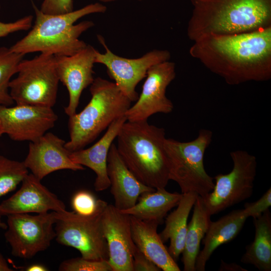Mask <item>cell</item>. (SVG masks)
Here are the masks:
<instances>
[{
	"label": "cell",
	"mask_w": 271,
	"mask_h": 271,
	"mask_svg": "<svg viewBox=\"0 0 271 271\" xmlns=\"http://www.w3.org/2000/svg\"><path fill=\"white\" fill-rule=\"evenodd\" d=\"M191 219L188 224L185 245L182 252L184 271H195L197 257L201 241L211 222V215L204 204L203 198L198 195L193 206Z\"/></svg>",
	"instance_id": "obj_24"
},
{
	"label": "cell",
	"mask_w": 271,
	"mask_h": 271,
	"mask_svg": "<svg viewBox=\"0 0 271 271\" xmlns=\"http://www.w3.org/2000/svg\"><path fill=\"white\" fill-rule=\"evenodd\" d=\"M24 56L11 51L10 48H0V105L10 106L14 103L10 94L9 83Z\"/></svg>",
	"instance_id": "obj_26"
},
{
	"label": "cell",
	"mask_w": 271,
	"mask_h": 271,
	"mask_svg": "<svg viewBox=\"0 0 271 271\" xmlns=\"http://www.w3.org/2000/svg\"><path fill=\"white\" fill-rule=\"evenodd\" d=\"M32 173L22 181L20 189L0 203V215L18 213H43L66 210L64 202L49 191Z\"/></svg>",
	"instance_id": "obj_17"
},
{
	"label": "cell",
	"mask_w": 271,
	"mask_h": 271,
	"mask_svg": "<svg viewBox=\"0 0 271 271\" xmlns=\"http://www.w3.org/2000/svg\"><path fill=\"white\" fill-rule=\"evenodd\" d=\"M58 268L61 271H112L108 260H93L82 257L64 260Z\"/></svg>",
	"instance_id": "obj_28"
},
{
	"label": "cell",
	"mask_w": 271,
	"mask_h": 271,
	"mask_svg": "<svg viewBox=\"0 0 271 271\" xmlns=\"http://www.w3.org/2000/svg\"><path fill=\"white\" fill-rule=\"evenodd\" d=\"M165 139V129L148 120H126L117 137V150L126 166L141 183L156 189L165 188L170 180Z\"/></svg>",
	"instance_id": "obj_4"
},
{
	"label": "cell",
	"mask_w": 271,
	"mask_h": 271,
	"mask_svg": "<svg viewBox=\"0 0 271 271\" xmlns=\"http://www.w3.org/2000/svg\"><path fill=\"white\" fill-rule=\"evenodd\" d=\"M32 4L36 15L33 27L26 36L10 48L11 51L24 55L37 52L54 56L76 53L87 45L79 37L94 24L91 21L74 23L85 16L103 13L107 10L103 4L95 3L68 13L49 15Z\"/></svg>",
	"instance_id": "obj_3"
},
{
	"label": "cell",
	"mask_w": 271,
	"mask_h": 271,
	"mask_svg": "<svg viewBox=\"0 0 271 271\" xmlns=\"http://www.w3.org/2000/svg\"><path fill=\"white\" fill-rule=\"evenodd\" d=\"M248 218L243 209L232 211L219 219L211 221L203 238V247L197 257L195 269L204 271L214 250L236 237Z\"/></svg>",
	"instance_id": "obj_21"
},
{
	"label": "cell",
	"mask_w": 271,
	"mask_h": 271,
	"mask_svg": "<svg viewBox=\"0 0 271 271\" xmlns=\"http://www.w3.org/2000/svg\"><path fill=\"white\" fill-rule=\"evenodd\" d=\"M4 133L15 141L33 142L54 126L57 115L52 107L28 104L0 105Z\"/></svg>",
	"instance_id": "obj_13"
},
{
	"label": "cell",
	"mask_w": 271,
	"mask_h": 271,
	"mask_svg": "<svg viewBox=\"0 0 271 271\" xmlns=\"http://www.w3.org/2000/svg\"><path fill=\"white\" fill-rule=\"evenodd\" d=\"M133 271H160L161 269L137 247L133 256Z\"/></svg>",
	"instance_id": "obj_33"
},
{
	"label": "cell",
	"mask_w": 271,
	"mask_h": 271,
	"mask_svg": "<svg viewBox=\"0 0 271 271\" xmlns=\"http://www.w3.org/2000/svg\"><path fill=\"white\" fill-rule=\"evenodd\" d=\"M33 20V16L28 15L13 22L0 21V38L16 32L29 30L32 27Z\"/></svg>",
	"instance_id": "obj_32"
},
{
	"label": "cell",
	"mask_w": 271,
	"mask_h": 271,
	"mask_svg": "<svg viewBox=\"0 0 271 271\" xmlns=\"http://www.w3.org/2000/svg\"><path fill=\"white\" fill-rule=\"evenodd\" d=\"M175 77V64L169 60L151 67L147 72L138 99L125 112L127 120H148L149 117L155 113L171 112L174 105L167 97L166 92Z\"/></svg>",
	"instance_id": "obj_12"
},
{
	"label": "cell",
	"mask_w": 271,
	"mask_h": 271,
	"mask_svg": "<svg viewBox=\"0 0 271 271\" xmlns=\"http://www.w3.org/2000/svg\"><path fill=\"white\" fill-rule=\"evenodd\" d=\"M90 86L88 103L69 116L70 139L65 146L71 152L93 142L115 119L124 115L131 105L114 82L98 77Z\"/></svg>",
	"instance_id": "obj_5"
},
{
	"label": "cell",
	"mask_w": 271,
	"mask_h": 271,
	"mask_svg": "<svg viewBox=\"0 0 271 271\" xmlns=\"http://www.w3.org/2000/svg\"><path fill=\"white\" fill-rule=\"evenodd\" d=\"M97 1L102 3H110V2H113L117 1L119 0H97ZM138 1H141V0H138Z\"/></svg>",
	"instance_id": "obj_39"
},
{
	"label": "cell",
	"mask_w": 271,
	"mask_h": 271,
	"mask_svg": "<svg viewBox=\"0 0 271 271\" xmlns=\"http://www.w3.org/2000/svg\"><path fill=\"white\" fill-rule=\"evenodd\" d=\"M187 35L194 41L210 34L246 33L271 26V0H190Z\"/></svg>",
	"instance_id": "obj_2"
},
{
	"label": "cell",
	"mask_w": 271,
	"mask_h": 271,
	"mask_svg": "<svg viewBox=\"0 0 271 271\" xmlns=\"http://www.w3.org/2000/svg\"><path fill=\"white\" fill-rule=\"evenodd\" d=\"M38 1H40V0H38Z\"/></svg>",
	"instance_id": "obj_40"
},
{
	"label": "cell",
	"mask_w": 271,
	"mask_h": 271,
	"mask_svg": "<svg viewBox=\"0 0 271 271\" xmlns=\"http://www.w3.org/2000/svg\"><path fill=\"white\" fill-rule=\"evenodd\" d=\"M101 225L112 271H133L136 246L131 235L130 216L108 204L102 215Z\"/></svg>",
	"instance_id": "obj_14"
},
{
	"label": "cell",
	"mask_w": 271,
	"mask_h": 271,
	"mask_svg": "<svg viewBox=\"0 0 271 271\" xmlns=\"http://www.w3.org/2000/svg\"><path fill=\"white\" fill-rule=\"evenodd\" d=\"M182 196V193L159 188L142 194L134 205L120 211L140 219L161 224L168 212L177 206Z\"/></svg>",
	"instance_id": "obj_23"
},
{
	"label": "cell",
	"mask_w": 271,
	"mask_h": 271,
	"mask_svg": "<svg viewBox=\"0 0 271 271\" xmlns=\"http://www.w3.org/2000/svg\"><path fill=\"white\" fill-rule=\"evenodd\" d=\"M65 141L52 132H46L30 142L28 154L23 161L27 168L42 180L49 174L61 170H83V166L74 163Z\"/></svg>",
	"instance_id": "obj_16"
},
{
	"label": "cell",
	"mask_w": 271,
	"mask_h": 271,
	"mask_svg": "<svg viewBox=\"0 0 271 271\" xmlns=\"http://www.w3.org/2000/svg\"><path fill=\"white\" fill-rule=\"evenodd\" d=\"M154 221L142 220L130 216L131 235L136 247L164 271H180L162 241Z\"/></svg>",
	"instance_id": "obj_20"
},
{
	"label": "cell",
	"mask_w": 271,
	"mask_h": 271,
	"mask_svg": "<svg viewBox=\"0 0 271 271\" xmlns=\"http://www.w3.org/2000/svg\"><path fill=\"white\" fill-rule=\"evenodd\" d=\"M13 270L7 262L3 255L0 252V271H12Z\"/></svg>",
	"instance_id": "obj_36"
},
{
	"label": "cell",
	"mask_w": 271,
	"mask_h": 271,
	"mask_svg": "<svg viewBox=\"0 0 271 271\" xmlns=\"http://www.w3.org/2000/svg\"><path fill=\"white\" fill-rule=\"evenodd\" d=\"M193 42L190 56L228 85L271 78V26L239 34H210Z\"/></svg>",
	"instance_id": "obj_1"
},
{
	"label": "cell",
	"mask_w": 271,
	"mask_h": 271,
	"mask_svg": "<svg viewBox=\"0 0 271 271\" xmlns=\"http://www.w3.org/2000/svg\"><path fill=\"white\" fill-rule=\"evenodd\" d=\"M107 172L114 206L119 210L132 207L142 194L156 190L136 178L122 160L113 143L108 154Z\"/></svg>",
	"instance_id": "obj_18"
},
{
	"label": "cell",
	"mask_w": 271,
	"mask_h": 271,
	"mask_svg": "<svg viewBox=\"0 0 271 271\" xmlns=\"http://www.w3.org/2000/svg\"><path fill=\"white\" fill-rule=\"evenodd\" d=\"M219 270L221 271H246L241 266L235 263H228L221 260Z\"/></svg>",
	"instance_id": "obj_34"
},
{
	"label": "cell",
	"mask_w": 271,
	"mask_h": 271,
	"mask_svg": "<svg viewBox=\"0 0 271 271\" xmlns=\"http://www.w3.org/2000/svg\"><path fill=\"white\" fill-rule=\"evenodd\" d=\"M7 216L5 238L12 254L29 259L46 250L56 237L54 211L39 213H18Z\"/></svg>",
	"instance_id": "obj_10"
},
{
	"label": "cell",
	"mask_w": 271,
	"mask_h": 271,
	"mask_svg": "<svg viewBox=\"0 0 271 271\" xmlns=\"http://www.w3.org/2000/svg\"><path fill=\"white\" fill-rule=\"evenodd\" d=\"M17 77L9 83L10 94L16 104L52 107L60 82L55 56L41 53L20 63Z\"/></svg>",
	"instance_id": "obj_8"
},
{
	"label": "cell",
	"mask_w": 271,
	"mask_h": 271,
	"mask_svg": "<svg viewBox=\"0 0 271 271\" xmlns=\"http://www.w3.org/2000/svg\"><path fill=\"white\" fill-rule=\"evenodd\" d=\"M126 120L125 115L115 119L94 145L71 153L70 158L74 163L87 167L95 173L94 187L96 191H102L110 187L107 172L108 154L113 141Z\"/></svg>",
	"instance_id": "obj_19"
},
{
	"label": "cell",
	"mask_w": 271,
	"mask_h": 271,
	"mask_svg": "<svg viewBox=\"0 0 271 271\" xmlns=\"http://www.w3.org/2000/svg\"><path fill=\"white\" fill-rule=\"evenodd\" d=\"M48 268L44 264L41 263H34L27 266L26 271H47Z\"/></svg>",
	"instance_id": "obj_35"
},
{
	"label": "cell",
	"mask_w": 271,
	"mask_h": 271,
	"mask_svg": "<svg viewBox=\"0 0 271 271\" xmlns=\"http://www.w3.org/2000/svg\"><path fill=\"white\" fill-rule=\"evenodd\" d=\"M253 241L246 246L241 262L254 265L260 271L271 270V214L269 209L253 218Z\"/></svg>",
	"instance_id": "obj_25"
},
{
	"label": "cell",
	"mask_w": 271,
	"mask_h": 271,
	"mask_svg": "<svg viewBox=\"0 0 271 271\" xmlns=\"http://www.w3.org/2000/svg\"><path fill=\"white\" fill-rule=\"evenodd\" d=\"M198 195L192 192L182 193L177 208L167 216L165 226L159 233L164 243L170 240L168 250L176 261L183 250L188 218Z\"/></svg>",
	"instance_id": "obj_22"
},
{
	"label": "cell",
	"mask_w": 271,
	"mask_h": 271,
	"mask_svg": "<svg viewBox=\"0 0 271 271\" xmlns=\"http://www.w3.org/2000/svg\"><path fill=\"white\" fill-rule=\"evenodd\" d=\"M4 133L3 123L0 118V137Z\"/></svg>",
	"instance_id": "obj_38"
},
{
	"label": "cell",
	"mask_w": 271,
	"mask_h": 271,
	"mask_svg": "<svg viewBox=\"0 0 271 271\" xmlns=\"http://www.w3.org/2000/svg\"><path fill=\"white\" fill-rule=\"evenodd\" d=\"M212 132L199 130L198 137L188 142L166 138L165 149L168 160L169 179L176 182L182 193L195 192L204 197L214 186V178L204 166V156L212 141Z\"/></svg>",
	"instance_id": "obj_6"
},
{
	"label": "cell",
	"mask_w": 271,
	"mask_h": 271,
	"mask_svg": "<svg viewBox=\"0 0 271 271\" xmlns=\"http://www.w3.org/2000/svg\"><path fill=\"white\" fill-rule=\"evenodd\" d=\"M2 216L0 215V228L6 230L7 228V224L2 221Z\"/></svg>",
	"instance_id": "obj_37"
},
{
	"label": "cell",
	"mask_w": 271,
	"mask_h": 271,
	"mask_svg": "<svg viewBox=\"0 0 271 271\" xmlns=\"http://www.w3.org/2000/svg\"><path fill=\"white\" fill-rule=\"evenodd\" d=\"M107 205L105 201L98 199L96 211L87 216L66 209L54 211L57 242L77 249L84 258L108 260V246L101 225L102 215Z\"/></svg>",
	"instance_id": "obj_7"
},
{
	"label": "cell",
	"mask_w": 271,
	"mask_h": 271,
	"mask_svg": "<svg viewBox=\"0 0 271 271\" xmlns=\"http://www.w3.org/2000/svg\"><path fill=\"white\" fill-rule=\"evenodd\" d=\"M96 49L90 45L69 56H54L60 82L66 86L69 102L65 112L70 116L76 112L80 96L84 89L93 82V65Z\"/></svg>",
	"instance_id": "obj_15"
},
{
	"label": "cell",
	"mask_w": 271,
	"mask_h": 271,
	"mask_svg": "<svg viewBox=\"0 0 271 271\" xmlns=\"http://www.w3.org/2000/svg\"><path fill=\"white\" fill-rule=\"evenodd\" d=\"M44 14L58 15L73 11V0H43L40 9Z\"/></svg>",
	"instance_id": "obj_31"
},
{
	"label": "cell",
	"mask_w": 271,
	"mask_h": 271,
	"mask_svg": "<svg viewBox=\"0 0 271 271\" xmlns=\"http://www.w3.org/2000/svg\"><path fill=\"white\" fill-rule=\"evenodd\" d=\"M233 162L232 170L227 174L215 176L214 186L202 197L209 213H218L251 197L256 174V158L247 152L236 150L230 153Z\"/></svg>",
	"instance_id": "obj_9"
},
{
	"label": "cell",
	"mask_w": 271,
	"mask_h": 271,
	"mask_svg": "<svg viewBox=\"0 0 271 271\" xmlns=\"http://www.w3.org/2000/svg\"><path fill=\"white\" fill-rule=\"evenodd\" d=\"M271 206L270 187L257 201L246 203L243 209L247 216L256 217L261 215Z\"/></svg>",
	"instance_id": "obj_30"
},
{
	"label": "cell",
	"mask_w": 271,
	"mask_h": 271,
	"mask_svg": "<svg viewBox=\"0 0 271 271\" xmlns=\"http://www.w3.org/2000/svg\"><path fill=\"white\" fill-rule=\"evenodd\" d=\"M98 199L89 191L80 190L76 192L71 200L73 211L81 215H90L97 209Z\"/></svg>",
	"instance_id": "obj_29"
},
{
	"label": "cell",
	"mask_w": 271,
	"mask_h": 271,
	"mask_svg": "<svg viewBox=\"0 0 271 271\" xmlns=\"http://www.w3.org/2000/svg\"><path fill=\"white\" fill-rule=\"evenodd\" d=\"M97 37L105 51L101 53L95 50V63L106 67L109 76L131 102L138 99L136 87L146 77L148 70L155 65L169 61L171 57L169 51L157 49L151 50L138 58L122 57L109 49L101 35H97Z\"/></svg>",
	"instance_id": "obj_11"
},
{
	"label": "cell",
	"mask_w": 271,
	"mask_h": 271,
	"mask_svg": "<svg viewBox=\"0 0 271 271\" xmlns=\"http://www.w3.org/2000/svg\"><path fill=\"white\" fill-rule=\"evenodd\" d=\"M28 174L23 162L0 155V198L14 190Z\"/></svg>",
	"instance_id": "obj_27"
}]
</instances>
